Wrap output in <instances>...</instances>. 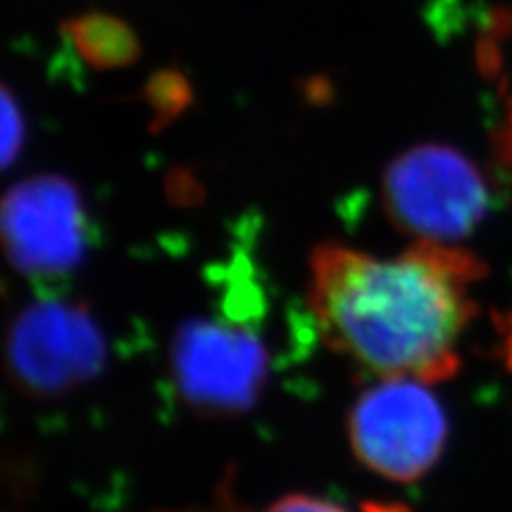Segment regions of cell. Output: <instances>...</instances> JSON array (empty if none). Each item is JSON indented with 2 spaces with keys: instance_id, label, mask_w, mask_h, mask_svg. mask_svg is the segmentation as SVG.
Instances as JSON below:
<instances>
[{
  "instance_id": "obj_1",
  "label": "cell",
  "mask_w": 512,
  "mask_h": 512,
  "mask_svg": "<svg viewBox=\"0 0 512 512\" xmlns=\"http://www.w3.org/2000/svg\"><path fill=\"white\" fill-rule=\"evenodd\" d=\"M476 274L470 256L438 242L391 259L323 244L310 256L308 301L325 344L363 372L434 384L459 370Z\"/></svg>"
},
{
  "instance_id": "obj_2",
  "label": "cell",
  "mask_w": 512,
  "mask_h": 512,
  "mask_svg": "<svg viewBox=\"0 0 512 512\" xmlns=\"http://www.w3.org/2000/svg\"><path fill=\"white\" fill-rule=\"evenodd\" d=\"M448 423L429 384L380 378L348 414V442L357 461L380 478L414 483L444 453Z\"/></svg>"
},
{
  "instance_id": "obj_3",
  "label": "cell",
  "mask_w": 512,
  "mask_h": 512,
  "mask_svg": "<svg viewBox=\"0 0 512 512\" xmlns=\"http://www.w3.org/2000/svg\"><path fill=\"white\" fill-rule=\"evenodd\" d=\"M382 199L395 227L438 244L470 235L491 201L472 160L436 143L393 160L382 178Z\"/></svg>"
},
{
  "instance_id": "obj_4",
  "label": "cell",
  "mask_w": 512,
  "mask_h": 512,
  "mask_svg": "<svg viewBox=\"0 0 512 512\" xmlns=\"http://www.w3.org/2000/svg\"><path fill=\"white\" fill-rule=\"evenodd\" d=\"M269 352L256 333L224 320H190L171 344V376L184 402L203 414H239L256 404Z\"/></svg>"
},
{
  "instance_id": "obj_5",
  "label": "cell",
  "mask_w": 512,
  "mask_h": 512,
  "mask_svg": "<svg viewBox=\"0 0 512 512\" xmlns=\"http://www.w3.org/2000/svg\"><path fill=\"white\" fill-rule=\"evenodd\" d=\"M103 363V331L79 303H32L7 335L11 378L30 395L67 393L99 374Z\"/></svg>"
},
{
  "instance_id": "obj_6",
  "label": "cell",
  "mask_w": 512,
  "mask_h": 512,
  "mask_svg": "<svg viewBox=\"0 0 512 512\" xmlns=\"http://www.w3.org/2000/svg\"><path fill=\"white\" fill-rule=\"evenodd\" d=\"M3 244L13 267L30 278L67 276L84 261V199L62 175H35L3 201Z\"/></svg>"
},
{
  "instance_id": "obj_7",
  "label": "cell",
  "mask_w": 512,
  "mask_h": 512,
  "mask_svg": "<svg viewBox=\"0 0 512 512\" xmlns=\"http://www.w3.org/2000/svg\"><path fill=\"white\" fill-rule=\"evenodd\" d=\"M77 54L92 69H122L139 58L135 30L107 13H86L67 24Z\"/></svg>"
},
{
  "instance_id": "obj_8",
  "label": "cell",
  "mask_w": 512,
  "mask_h": 512,
  "mask_svg": "<svg viewBox=\"0 0 512 512\" xmlns=\"http://www.w3.org/2000/svg\"><path fill=\"white\" fill-rule=\"evenodd\" d=\"M146 103L154 111V126L178 118L190 103V84L178 71H160L146 86Z\"/></svg>"
},
{
  "instance_id": "obj_9",
  "label": "cell",
  "mask_w": 512,
  "mask_h": 512,
  "mask_svg": "<svg viewBox=\"0 0 512 512\" xmlns=\"http://www.w3.org/2000/svg\"><path fill=\"white\" fill-rule=\"evenodd\" d=\"M26 137V124L20 105L15 103L9 88H3V163L11 167L15 158L22 152Z\"/></svg>"
},
{
  "instance_id": "obj_10",
  "label": "cell",
  "mask_w": 512,
  "mask_h": 512,
  "mask_svg": "<svg viewBox=\"0 0 512 512\" xmlns=\"http://www.w3.org/2000/svg\"><path fill=\"white\" fill-rule=\"evenodd\" d=\"M261 512H348V510L327 498H318V495L291 493V495H284V498L276 502H271Z\"/></svg>"
}]
</instances>
